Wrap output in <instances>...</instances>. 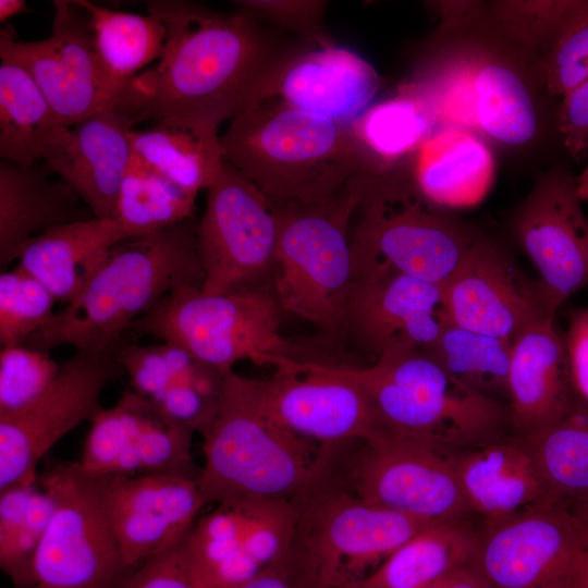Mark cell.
<instances>
[{
	"mask_svg": "<svg viewBox=\"0 0 588 588\" xmlns=\"http://www.w3.org/2000/svg\"><path fill=\"white\" fill-rule=\"evenodd\" d=\"M497 163L479 134L458 126L439 127L413 158L412 183L433 206H477L490 192Z\"/></svg>",
	"mask_w": 588,
	"mask_h": 588,
	"instance_id": "obj_28",
	"label": "cell"
},
{
	"mask_svg": "<svg viewBox=\"0 0 588 588\" xmlns=\"http://www.w3.org/2000/svg\"><path fill=\"white\" fill-rule=\"evenodd\" d=\"M60 371L49 351L16 345L0 351V416L24 409L53 383Z\"/></svg>",
	"mask_w": 588,
	"mask_h": 588,
	"instance_id": "obj_42",
	"label": "cell"
},
{
	"mask_svg": "<svg viewBox=\"0 0 588 588\" xmlns=\"http://www.w3.org/2000/svg\"><path fill=\"white\" fill-rule=\"evenodd\" d=\"M587 548V526L544 502L486 525L471 564L489 588H574Z\"/></svg>",
	"mask_w": 588,
	"mask_h": 588,
	"instance_id": "obj_15",
	"label": "cell"
},
{
	"mask_svg": "<svg viewBox=\"0 0 588 588\" xmlns=\"http://www.w3.org/2000/svg\"><path fill=\"white\" fill-rule=\"evenodd\" d=\"M102 479L110 522L128 571L179 546L208 505L198 478L154 474Z\"/></svg>",
	"mask_w": 588,
	"mask_h": 588,
	"instance_id": "obj_21",
	"label": "cell"
},
{
	"mask_svg": "<svg viewBox=\"0 0 588 588\" xmlns=\"http://www.w3.org/2000/svg\"><path fill=\"white\" fill-rule=\"evenodd\" d=\"M333 370L366 394L380 426L427 439L451 452L497 440L507 407L457 381L424 351H399L367 366Z\"/></svg>",
	"mask_w": 588,
	"mask_h": 588,
	"instance_id": "obj_5",
	"label": "cell"
},
{
	"mask_svg": "<svg viewBox=\"0 0 588 588\" xmlns=\"http://www.w3.org/2000/svg\"><path fill=\"white\" fill-rule=\"evenodd\" d=\"M507 399L516 437L549 427L576 404L565 336L555 317L532 324L512 342Z\"/></svg>",
	"mask_w": 588,
	"mask_h": 588,
	"instance_id": "obj_25",
	"label": "cell"
},
{
	"mask_svg": "<svg viewBox=\"0 0 588 588\" xmlns=\"http://www.w3.org/2000/svg\"><path fill=\"white\" fill-rule=\"evenodd\" d=\"M574 588H588V548L580 559Z\"/></svg>",
	"mask_w": 588,
	"mask_h": 588,
	"instance_id": "obj_51",
	"label": "cell"
},
{
	"mask_svg": "<svg viewBox=\"0 0 588 588\" xmlns=\"http://www.w3.org/2000/svg\"><path fill=\"white\" fill-rule=\"evenodd\" d=\"M453 457L468 509L486 525L548 503L535 461L517 437L458 451Z\"/></svg>",
	"mask_w": 588,
	"mask_h": 588,
	"instance_id": "obj_27",
	"label": "cell"
},
{
	"mask_svg": "<svg viewBox=\"0 0 588 588\" xmlns=\"http://www.w3.org/2000/svg\"><path fill=\"white\" fill-rule=\"evenodd\" d=\"M242 383L265 416L322 449L368 440L383 429L364 391L326 363L306 362L301 372L277 371L268 379L242 376Z\"/></svg>",
	"mask_w": 588,
	"mask_h": 588,
	"instance_id": "obj_17",
	"label": "cell"
},
{
	"mask_svg": "<svg viewBox=\"0 0 588 588\" xmlns=\"http://www.w3.org/2000/svg\"><path fill=\"white\" fill-rule=\"evenodd\" d=\"M121 584H122V583H121ZM121 584H120V585H118V586H117V587H114V588H120Z\"/></svg>",
	"mask_w": 588,
	"mask_h": 588,
	"instance_id": "obj_54",
	"label": "cell"
},
{
	"mask_svg": "<svg viewBox=\"0 0 588 588\" xmlns=\"http://www.w3.org/2000/svg\"><path fill=\"white\" fill-rule=\"evenodd\" d=\"M272 287L260 284L226 294L186 286L166 296L130 330L179 346L221 372L242 360L298 372V345L281 333Z\"/></svg>",
	"mask_w": 588,
	"mask_h": 588,
	"instance_id": "obj_7",
	"label": "cell"
},
{
	"mask_svg": "<svg viewBox=\"0 0 588 588\" xmlns=\"http://www.w3.org/2000/svg\"><path fill=\"white\" fill-rule=\"evenodd\" d=\"M197 223L192 217L113 246L82 292L24 345L103 351L123 343L133 323L166 296L186 286L201 287Z\"/></svg>",
	"mask_w": 588,
	"mask_h": 588,
	"instance_id": "obj_2",
	"label": "cell"
},
{
	"mask_svg": "<svg viewBox=\"0 0 588 588\" xmlns=\"http://www.w3.org/2000/svg\"><path fill=\"white\" fill-rule=\"evenodd\" d=\"M369 177L354 179L323 201L274 205L279 232L272 291L283 311L331 339L343 335L355 281L351 228Z\"/></svg>",
	"mask_w": 588,
	"mask_h": 588,
	"instance_id": "obj_6",
	"label": "cell"
},
{
	"mask_svg": "<svg viewBox=\"0 0 588 588\" xmlns=\"http://www.w3.org/2000/svg\"><path fill=\"white\" fill-rule=\"evenodd\" d=\"M414 79L427 94L439 127H464L511 146L526 144L536 133V108L524 81L485 51L445 54Z\"/></svg>",
	"mask_w": 588,
	"mask_h": 588,
	"instance_id": "obj_13",
	"label": "cell"
},
{
	"mask_svg": "<svg viewBox=\"0 0 588 588\" xmlns=\"http://www.w3.org/2000/svg\"><path fill=\"white\" fill-rule=\"evenodd\" d=\"M564 336L575 395L588 406V308L572 314Z\"/></svg>",
	"mask_w": 588,
	"mask_h": 588,
	"instance_id": "obj_47",
	"label": "cell"
},
{
	"mask_svg": "<svg viewBox=\"0 0 588 588\" xmlns=\"http://www.w3.org/2000/svg\"><path fill=\"white\" fill-rule=\"evenodd\" d=\"M264 22H271L289 30L314 47L335 45L324 27L328 5L322 0H244L234 1Z\"/></svg>",
	"mask_w": 588,
	"mask_h": 588,
	"instance_id": "obj_44",
	"label": "cell"
},
{
	"mask_svg": "<svg viewBox=\"0 0 588 588\" xmlns=\"http://www.w3.org/2000/svg\"><path fill=\"white\" fill-rule=\"evenodd\" d=\"M34 588H38V587H34Z\"/></svg>",
	"mask_w": 588,
	"mask_h": 588,
	"instance_id": "obj_55",
	"label": "cell"
},
{
	"mask_svg": "<svg viewBox=\"0 0 588 588\" xmlns=\"http://www.w3.org/2000/svg\"><path fill=\"white\" fill-rule=\"evenodd\" d=\"M588 528V501L569 510Z\"/></svg>",
	"mask_w": 588,
	"mask_h": 588,
	"instance_id": "obj_53",
	"label": "cell"
},
{
	"mask_svg": "<svg viewBox=\"0 0 588 588\" xmlns=\"http://www.w3.org/2000/svg\"><path fill=\"white\" fill-rule=\"evenodd\" d=\"M448 321L513 342L552 315L531 281L495 242L481 236L442 286Z\"/></svg>",
	"mask_w": 588,
	"mask_h": 588,
	"instance_id": "obj_20",
	"label": "cell"
},
{
	"mask_svg": "<svg viewBox=\"0 0 588 588\" xmlns=\"http://www.w3.org/2000/svg\"><path fill=\"white\" fill-rule=\"evenodd\" d=\"M219 128L206 125L155 123L133 130L134 156L197 196L219 176L224 159Z\"/></svg>",
	"mask_w": 588,
	"mask_h": 588,
	"instance_id": "obj_33",
	"label": "cell"
},
{
	"mask_svg": "<svg viewBox=\"0 0 588 588\" xmlns=\"http://www.w3.org/2000/svg\"><path fill=\"white\" fill-rule=\"evenodd\" d=\"M289 556L317 588H346L433 522L371 504L320 478L293 501Z\"/></svg>",
	"mask_w": 588,
	"mask_h": 588,
	"instance_id": "obj_9",
	"label": "cell"
},
{
	"mask_svg": "<svg viewBox=\"0 0 588 588\" xmlns=\"http://www.w3.org/2000/svg\"><path fill=\"white\" fill-rule=\"evenodd\" d=\"M540 473L548 503L567 510L588 501V406L577 400L559 421L517 437Z\"/></svg>",
	"mask_w": 588,
	"mask_h": 588,
	"instance_id": "obj_35",
	"label": "cell"
},
{
	"mask_svg": "<svg viewBox=\"0 0 588 588\" xmlns=\"http://www.w3.org/2000/svg\"><path fill=\"white\" fill-rule=\"evenodd\" d=\"M442 286L394 271L355 278L343 335L351 334L376 359L399 351H424L446 322Z\"/></svg>",
	"mask_w": 588,
	"mask_h": 588,
	"instance_id": "obj_22",
	"label": "cell"
},
{
	"mask_svg": "<svg viewBox=\"0 0 588 588\" xmlns=\"http://www.w3.org/2000/svg\"><path fill=\"white\" fill-rule=\"evenodd\" d=\"M182 542L132 569L120 588H204L189 566Z\"/></svg>",
	"mask_w": 588,
	"mask_h": 588,
	"instance_id": "obj_45",
	"label": "cell"
},
{
	"mask_svg": "<svg viewBox=\"0 0 588 588\" xmlns=\"http://www.w3.org/2000/svg\"><path fill=\"white\" fill-rule=\"evenodd\" d=\"M196 197L133 156L113 219L126 238L145 236L195 217Z\"/></svg>",
	"mask_w": 588,
	"mask_h": 588,
	"instance_id": "obj_38",
	"label": "cell"
},
{
	"mask_svg": "<svg viewBox=\"0 0 588 588\" xmlns=\"http://www.w3.org/2000/svg\"><path fill=\"white\" fill-rule=\"evenodd\" d=\"M581 201L576 179L556 168L537 181L512 218L513 234L535 266L554 316L588 286V219Z\"/></svg>",
	"mask_w": 588,
	"mask_h": 588,
	"instance_id": "obj_18",
	"label": "cell"
},
{
	"mask_svg": "<svg viewBox=\"0 0 588 588\" xmlns=\"http://www.w3.org/2000/svg\"><path fill=\"white\" fill-rule=\"evenodd\" d=\"M28 12L24 0H0V22L4 23L9 19Z\"/></svg>",
	"mask_w": 588,
	"mask_h": 588,
	"instance_id": "obj_50",
	"label": "cell"
},
{
	"mask_svg": "<svg viewBox=\"0 0 588 588\" xmlns=\"http://www.w3.org/2000/svg\"><path fill=\"white\" fill-rule=\"evenodd\" d=\"M380 86L381 78L367 60L331 45L289 52L266 79L257 101L277 98L350 124L371 106Z\"/></svg>",
	"mask_w": 588,
	"mask_h": 588,
	"instance_id": "obj_23",
	"label": "cell"
},
{
	"mask_svg": "<svg viewBox=\"0 0 588 588\" xmlns=\"http://www.w3.org/2000/svg\"><path fill=\"white\" fill-rule=\"evenodd\" d=\"M204 455L198 481L208 504L294 501L321 478L326 464L324 449L286 431L253 404L233 369L223 372Z\"/></svg>",
	"mask_w": 588,
	"mask_h": 588,
	"instance_id": "obj_4",
	"label": "cell"
},
{
	"mask_svg": "<svg viewBox=\"0 0 588 588\" xmlns=\"http://www.w3.org/2000/svg\"><path fill=\"white\" fill-rule=\"evenodd\" d=\"M206 191L196 231L201 291L226 294L260 285L272 268L278 242L274 205L225 161Z\"/></svg>",
	"mask_w": 588,
	"mask_h": 588,
	"instance_id": "obj_14",
	"label": "cell"
},
{
	"mask_svg": "<svg viewBox=\"0 0 588 588\" xmlns=\"http://www.w3.org/2000/svg\"><path fill=\"white\" fill-rule=\"evenodd\" d=\"M45 162L0 161V267L16 260L21 248L54 226L94 218L78 194Z\"/></svg>",
	"mask_w": 588,
	"mask_h": 588,
	"instance_id": "obj_26",
	"label": "cell"
},
{
	"mask_svg": "<svg viewBox=\"0 0 588 588\" xmlns=\"http://www.w3.org/2000/svg\"><path fill=\"white\" fill-rule=\"evenodd\" d=\"M182 548L204 588H241L264 569L247 550L238 501L217 503L200 515Z\"/></svg>",
	"mask_w": 588,
	"mask_h": 588,
	"instance_id": "obj_34",
	"label": "cell"
},
{
	"mask_svg": "<svg viewBox=\"0 0 588 588\" xmlns=\"http://www.w3.org/2000/svg\"><path fill=\"white\" fill-rule=\"evenodd\" d=\"M512 342L446 320L424 352L451 377L497 401L507 397Z\"/></svg>",
	"mask_w": 588,
	"mask_h": 588,
	"instance_id": "obj_39",
	"label": "cell"
},
{
	"mask_svg": "<svg viewBox=\"0 0 588 588\" xmlns=\"http://www.w3.org/2000/svg\"><path fill=\"white\" fill-rule=\"evenodd\" d=\"M558 117L564 146L580 158L588 148V78L562 96Z\"/></svg>",
	"mask_w": 588,
	"mask_h": 588,
	"instance_id": "obj_46",
	"label": "cell"
},
{
	"mask_svg": "<svg viewBox=\"0 0 588 588\" xmlns=\"http://www.w3.org/2000/svg\"><path fill=\"white\" fill-rule=\"evenodd\" d=\"M53 505L38 480L0 491V566L16 588L36 586L35 558Z\"/></svg>",
	"mask_w": 588,
	"mask_h": 588,
	"instance_id": "obj_37",
	"label": "cell"
},
{
	"mask_svg": "<svg viewBox=\"0 0 588 588\" xmlns=\"http://www.w3.org/2000/svg\"><path fill=\"white\" fill-rule=\"evenodd\" d=\"M147 12L166 27L156 64L126 85L138 123L219 128L254 105L266 79L291 51L267 34L260 19L238 8L220 12L183 0H150Z\"/></svg>",
	"mask_w": 588,
	"mask_h": 588,
	"instance_id": "obj_1",
	"label": "cell"
},
{
	"mask_svg": "<svg viewBox=\"0 0 588 588\" xmlns=\"http://www.w3.org/2000/svg\"><path fill=\"white\" fill-rule=\"evenodd\" d=\"M38 482L54 505L36 553L38 588H114L125 568L110 522L103 479L79 463H57Z\"/></svg>",
	"mask_w": 588,
	"mask_h": 588,
	"instance_id": "obj_11",
	"label": "cell"
},
{
	"mask_svg": "<svg viewBox=\"0 0 588 588\" xmlns=\"http://www.w3.org/2000/svg\"><path fill=\"white\" fill-rule=\"evenodd\" d=\"M350 127L367 173L378 177L413 159L439 125L427 94L413 78L401 84L391 97L371 105Z\"/></svg>",
	"mask_w": 588,
	"mask_h": 588,
	"instance_id": "obj_30",
	"label": "cell"
},
{
	"mask_svg": "<svg viewBox=\"0 0 588 588\" xmlns=\"http://www.w3.org/2000/svg\"><path fill=\"white\" fill-rule=\"evenodd\" d=\"M79 465L98 477L154 474L199 478L192 429L170 419L131 388L89 421Z\"/></svg>",
	"mask_w": 588,
	"mask_h": 588,
	"instance_id": "obj_19",
	"label": "cell"
},
{
	"mask_svg": "<svg viewBox=\"0 0 588 588\" xmlns=\"http://www.w3.org/2000/svg\"><path fill=\"white\" fill-rule=\"evenodd\" d=\"M478 537L463 519L433 522L346 588H424L471 563Z\"/></svg>",
	"mask_w": 588,
	"mask_h": 588,
	"instance_id": "obj_32",
	"label": "cell"
},
{
	"mask_svg": "<svg viewBox=\"0 0 588 588\" xmlns=\"http://www.w3.org/2000/svg\"><path fill=\"white\" fill-rule=\"evenodd\" d=\"M480 237L427 201L412 180L370 175L351 228L355 278L394 271L443 286Z\"/></svg>",
	"mask_w": 588,
	"mask_h": 588,
	"instance_id": "obj_8",
	"label": "cell"
},
{
	"mask_svg": "<svg viewBox=\"0 0 588 588\" xmlns=\"http://www.w3.org/2000/svg\"><path fill=\"white\" fill-rule=\"evenodd\" d=\"M51 34L16 40L12 26L0 32V54L34 78L59 121L72 127L112 105L125 87L115 85L96 52L85 11L75 1H53Z\"/></svg>",
	"mask_w": 588,
	"mask_h": 588,
	"instance_id": "obj_16",
	"label": "cell"
},
{
	"mask_svg": "<svg viewBox=\"0 0 588 588\" xmlns=\"http://www.w3.org/2000/svg\"><path fill=\"white\" fill-rule=\"evenodd\" d=\"M220 142L224 161L273 205L323 201L368 174L350 124L277 98L236 114Z\"/></svg>",
	"mask_w": 588,
	"mask_h": 588,
	"instance_id": "obj_3",
	"label": "cell"
},
{
	"mask_svg": "<svg viewBox=\"0 0 588 588\" xmlns=\"http://www.w3.org/2000/svg\"><path fill=\"white\" fill-rule=\"evenodd\" d=\"M124 342L103 351L75 352L60 363L53 383L34 403L0 416V491L38 480L42 457L101 408L105 388L123 373Z\"/></svg>",
	"mask_w": 588,
	"mask_h": 588,
	"instance_id": "obj_12",
	"label": "cell"
},
{
	"mask_svg": "<svg viewBox=\"0 0 588 588\" xmlns=\"http://www.w3.org/2000/svg\"><path fill=\"white\" fill-rule=\"evenodd\" d=\"M424 588H489V586L469 563L451 571Z\"/></svg>",
	"mask_w": 588,
	"mask_h": 588,
	"instance_id": "obj_49",
	"label": "cell"
},
{
	"mask_svg": "<svg viewBox=\"0 0 588 588\" xmlns=\"http://www.w3.org/2000/svg\"><path fill=\"white\" fill-rule=\"evenodd\" d=\"M57 299L35 277L20 266L0 274L1 347L24 345L56 315Z\"/></svg>",
	"mask_w": 588,
	"mask_h": 588,
	"instance_id": "obj_41",
	"label": "cell"
},
{
	"mask_svg": "<svg viewBox=\"0 0 588 588\" xmlns=\"http://www.w3.org/2000/svg\"><path fill=\"white\" fill-rule=\"evenodd\" d=\"M436 443L382 429L329 451L323 478L358 498L415 518L456 520L470 511L454 455Z\"/></svg>",
	"mask_w": 588,
	"mask_h": 588,
	"instance_id": "obj_10",
	"label": "cell"
},
{
	"mask_svg": "<svg viewBox=\"0 0 588 588\" xmlns=\"http://www.w3.org/2000/svg\"><path fill=\"white\" fill-rule=\"evenodd\" d=\"M0 157L32 166L45 161L71 133L30 74L0 54Z\"/></svg>",
	"mask_w": 588,
	"mask_h": 588,
	"instance_id": "obj_31",
	"label": "cell"
},
{
	"mask_svg": "<svg viewBox=\"0 0 588 588\" xmlns=\"http://www.w3.org/2000/svg\"><path fill=\"white\" fill-rule=\"evenodd\" d=\"M127 240L112 218L94 217L51 228L19 252L17 266L40 281L64 304L74 299L107 259Z\"/></svg>",
	"mask_w": 588,
	"mask_h": 588,
	"instance_id": "obj_29",
	"label": "cell"
},
{
	"mask_svg": "<svg viewBox=\"0 0 588 588\" xmlns=\"http://www.w3.org/2000/svg\"><path fill=\"white\" fill-rule=\"evenodd\" d=\"M136 124L137 114L123 89L112 105L70 127V136L45 160L97 218L113 219L134 156L131 133Z\"/></svg>",
	"mask_w": 588,
	"mask_h": 588,
	"instance_id": "obj_24",
	"label": "cell"
},
{
	"mask_svg": "<svg viewBox=\"0 0 588 588\" xmlns=\"http://www.w3.org/2000/svg\"><path fill=\"white\" fill-rule=\"evenodd\" d=\"M577 191L580 199L588 200V163L583 170V172L576 179Z\"/></svg>",
	"mask_w": 588,
	"mask_h": 588,
	"instance_id": "obj_52",
	"label": "cell"
},
{
	"mask_svg": "<svg viewBox=\"0 0 588 588\" xmlns=\"http://www.w3.org/2000/svg\"><path fill=\"white\" fill-rule=\"evenodd\" d=\"M241 588H317L286 553Z\"/></svg>",
	"mask_w": 588,
	"mask_h": 588,
	"instance_id": "obj_48",
	"label": "cell"
},
{
	"mask_svg": "<svg viewBox=\"0 0 588 588\" xmlns=\"http://www.w3.org/2000/svg\"><path fill=\"white\" fill-rule=\"evenodd\" d=\"M120 360L131 389L150 402L175 385L218 388L222 382L221 371L164 342L156 345L124 343Z\"/></svg>",
	"mask_w": 588,
	"mask_h": 588,
	"instance_id": "obj_40",
	"label": "cell"
},
{
	"mask_svg": "<svg viewBox=\"0 0 588 588\" xmlns=\"http://www.w3.org/2000/svg\"><path fill=\"white\" fill-rule=\"evenodd\" d=\"M86 13L98 58L119 87L162 54L166 27L152 13L112 10L87 0H74Z\"/></svg>",
	"mask_w": 588,
	"mask_h": 588,
	"instance_id": "obj_36",
	"label": "cell"
},
{
	"mask_svg": "<svg viewBox=\"0 0 588 588\" xmlns=\"http://www.w3.org/2000/svg\"><path fill=\"white\" fill-rule=\"evenodd\" d=\"M552 37L544 77L563 96L588 78V1H576Z\"/></svg>",
	"mask_w": 588,
	"mask_h": 588,
	"instance_id": "obj_43",
	"label": "cell"
}]
</instances>
